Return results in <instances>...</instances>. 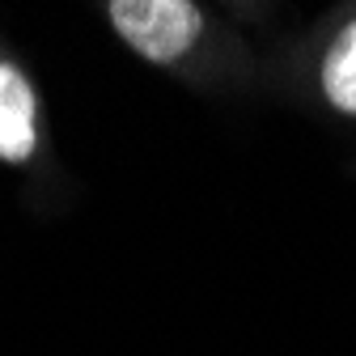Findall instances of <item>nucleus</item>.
<instances>
[{
	"instance_id": "nucleus-3",
	"label": "nucleus",
	"mask_w": 356,
	"mask_h": 356,
	"mask_svg": "<svg viewBox=\"0 0 356 356\" xmlns=\"http://www.w3.org/2000/svg\"><path fill=\"white\" fill-rule=\"evenodd\" d=\"M323 89L335 111L356 115V22L339 30L331 51L323 60Z\"/></svg>"
},
{
	"instance_id": "nucleus-1",
	"label": "nucleus",
	"mask_w": 356,
	"mask_h": 356,
	"mask_svg": "<svg viewBox=\"0 0 356 356\" xmlns=\"http://www.w3.org/2000/svg\"><path fill=\"white\" fill-rule=\"evenodd\" d=\"M106 13L131 47L157 64L178 60L204 30V13L187 0H115Z\"/></svg>"
},
{
	"instance_id": "nucleus-2",
	"label": "nucleus",
	"mask_w": 356,
	"mask_h": 356,
	"mask_svg": "<svg viewBox=\"0 0 356 356\" xmlns=\"http://www.w3.org/2000/svg\"><path fill=\"white\" fill-rule=\"evenodd\" d=\"M38 145L34 94L17 68L0 60V161H26Z\"/></svg>"
}]
</instances>
